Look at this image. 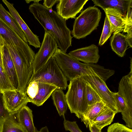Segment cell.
Segmentation results:
<instances>
[{"label":"cell","mask_w":132,"mask_h":132,"mask_svg":"<svg viewBox=\"0 0 132 132\" xmlns=\"http://www.w3.org/2000/svg\"><path fill=\"white\" fill-rule=\"evenodd\" d=\"M57 48V44L54 38L45 31L42 42L38 51L35 54L32 64L33 74L46 64Z\"/></svg>","instance_id":"9"},{"label":"cell","mask_w":132,"mask_h":132,"mask_svg":"<svg viewBox=\"0 0 132 132\" xmlns=\"http://www.w3.org/2000/svg\"><path fill=\"white\" fill-rule=\"evenodd\" d=\"M38 132H49L47 127L46 126L42 128Z\"/></svg>","instance_id":"38"},{"label":"cell","mask_w":132,"mask_h":132,"mask_svg":"<svg viewBox=\"0 0 132 132\" xmlns=\"http://www.w3.org/2000/svg\"><path fill=\"white\" fill-rule=\"evenodd\" d=\"M93 72L101 78L104 82L115 73L114 70L105 69L100 65L94 64H87Z\"/></svg>","instance_id":"27"},{"label":"cell","mask_w":132,"mask_h":132,"mask_svg":"<svg viewBox=\"0 0 132 132\" xmlns=\"http://www.w3.org/2000/svg\"><path fill=\"white\" fill-rule=\"evenodd\" d=\"M113 98L117 110V113L121 112L125 107V101L123 97L117 93L113 92Z\"/></svg>","instance_id":"33"},{"label":"cell","mask_w":132,"mask_h":132,"mask_svg":"<svg viewBox=\"0 0 132 132\" xmlns=\"http://www.w3.org/2000/svg\"><path fill=\"white\" fill-rule=\"evenodd\" d=\"M67 80L70 81L82 77L87 70L88 65L57 48L52 56Z\"/></svg>","instance_id":"6"},{"label":"cell","mask_w":132,"mask_h":132,"mask_svg":"<svg viewBox=\"0 0 132 132\" xmlns=\"http://www.w3.org/2000/svg\"><path fill=\"white\" fill-rule=\"evenodd\" d=\"M126 24L123 30L126 36L128 45L132 47V5L129 7L126 15Z\"/></svg>","instance_id":"26"},{"label":"cell","mask_w":132,"mask_h":132,"mask_svg":"<svg viewBox=\"0 0 132 132\" xmlns=\"http://www.w3.org/2000/svg\"><path fill=\"white\" fill-rule=\"evenodd\" d=\"M53 103L60 116L64 117L68 108L65 95L62 90L57 89L51 94Z\"/></svg>","instance_id":"24"},{"label":"cell","mask_w":132,"mask_h":132,"mask_svg":"<svg viewBox=\"0 0 132 132\" xmlns=\"http://www.w3.org/2000/svg\"><path fill=\"white\" fill-rule=\"evenodd\" d=\"M88 0H60L56 5L58 14L66 20L75 19Z\"/></svg>","instance_id":"12"},{"label":"cell","mask_w":132,"mask_h":132,"mask_svg":"<svg viewBox=\"0 0 132 132\" xmlns=\"http://www.w3.org/2000/svg\"><path fill=\"white\" fill-rule=\"evenodd\" d=\"M117 93L123 98L125 108L132 109V70L122 78Z\"/></svg>","instance_id":"17"},{"label":"cell","mask_w":132,"mask_h":132,"mask_svg":"<svg viewBox=\"0 0 132 132\" xmlns=\"http://www.w3.org/2000/svg\"><path fill=\"white\" fill-rule=\"evenodd\" d=\"M110 44L113 51L119 56H124L128 46L126 35L120 32L113 33Z\"/></svg>","instance_id":"20"},{"label":"cell","mask_w":132,"mask_h":132,"mask_svg":"<svg viewBox=\"0 0 132 132\" xmlns=\"http://www.w3.org/2000/svg\"><path fill=\"white\" fill-rule=\"evenodd\" d=\"M1 52L5 72L12 85L15 89H17L18 82L16 72L9 51L5 45Z\"/></svg>","instance_id":"15"},{"label":"cell","mask_w":132,"mask_h":132,"mask_svg":"<svg viewBox=\"0 0 132 132\" xmlns=\"http://www.w3.org/2000/svg\"><path fill=\"white\" fill-rule=\"evenodd\" d=\"M2 1L8 8L9 12L19 25L29 44L36 48H40L41 44L38 37L34 34L30 30L14 7L13 4L6 0H2Z\"/></svg>","instance_id":"13"},{"label":"cell","mask_w":132,"mask_h":132,"mask_svg":"<svg viewBox=\"0 0 132 132\" xmlns=\"http://www.w3.org/2000/svg\"><path fill=\"white\" fill-rule=\"evenodd\" d=\"M116 114L113 110L107 107L90 123L95 125L102 130L103 127L112 122Z\"/></svg>","instance_id":"22"},{"label":"cell","mask_w":132,"mask_h":132,"mask_svg":"<svg viewBox=\"0 0 132 132\" xmlns=\"http://www.w3.org/2000/svg\"><path fill=\"white\" fill-rule=\"evenodd\" d=\"M81 77L88 82L99 94L106 106L116 114L118 113L113 92L109 89L105 82L95 73L88 66L86 72Z\"/></svg>","instance_id":"7"},{"label":"cell","mask_w":132,"mask_h":132,"mask_svg":"<svg viewBox=\"0 0 132 132\" xmlns=\"http://www.w3.org/2000/svg\"><path fill=\"white\" fill-rule=\"evenodd\" d=\"M2 92L5 106L9 112L16 113L29 102L26 94L17 89Z\"/></svg>","instance_id":"11"},{"label":"cell","mask_w":132,"mask_h":132,"mask_svg":"<svg viewBox=\"0 0 132 132\" xmlns=\"http://www.w3.org/2000/svg\"><path fill=\"white\" fill-rule=\"evenodd\" d=\"M0 17L14 31L19 37L28 44L26 37L19 25L10 13L0 3Z\"/></svg>","instance_id":"21"},{"label":"cell","mask_w":132,"mask_h":132,"mask_svg":"<svg viewBox=\"0 0 132 132\" xmlns=\"http://www.w3.org/2000/svg\"><path fill=\"white\" fill-rule=\"evenodd\" d=\"M98 48L95 45L78 48L70 51L68 54L87 64L96 63L100 58Z\"/></svg>","instance_id":"14"},{"label":"cell","mask_w":132,"mask_h":132,"mask_svg":"<svg viewBox=\"0 0 132 132\" xmlns=\"http://www.w3.org/2000/svg\"><path fill=\"white\" fill-rule=\"evenodd\" d=\"M107 107L103 101L96 103L90 106L87 111L82 115L80 118L81 121L87 128L89 124Z\"/></svg>","instance_id":"23"},{"label":"cell","mask_w":132,"mask_h":132,"mask_svg":"<svg viewBox=\"0 0 132 132\" xmlns=\"http://www.w3.org/2000/svg\"><path fill=\"white\" fill-rule=\"evenodd\" d=\"M95 6L102 9L108 8L117 9L119 10L125 16L130 6L132 0H92Z\"/></svg>","instance_id":"19"},{"label":"cell","mask_w":132,"mask_h":132,"mask_svg":"<svg viewBox=\"0 0 132 132\" xmlns=\"http://www.w3.org/2000/svg\"><path fill=\"white\" fill-rule=\"evenodd\" d=\"M30 12L44 28L56 41L58 47L66 53L72 46L71 31L67 27L66 20L55 11L48 9L38 2L30 5Z\"/></svg>","instance_id":"1"},{"label":"cell","mask_w":132,"mask_h":132,"mask_svg":"<svg viewBox=\"0 0 132 132\" xmlns=\"http://www.w3.org/2000/svg\"><path fill=\"white\" fill-rule=\"evenodd\" d=\"M41 0H25V1L26 3H29L33 1L34 3L38 2L41 1Z\"/></svg>","instance_id":"39"},{"label":"cell","mask_w":132,"mask_h":132,"mask_svg":"<svg viewBox=\"0 0 132 132\" xmlns=\"http://www.w3.org/2000/svg\"><path fill=\"white\" fill-rule=\"evenodd\" d=\"M5 40L4 38L0 34V64L2 66L3 69L4 67L2 62L1 50L5 45Z\"/></svg>","instance_id":"36"},{"label":"cell","mask_w":132,"mask_h":132,"mask_svg":"<svg viewBox=\"0 0 132 132\" xmlns=\"http://www.w3.org/2000/svg\"><path fill=\"white\" fill-rule=\"evenodd\" d=\"M15 115L18 121L26 132H38L33 122L32 111L28 106H23Z\"/></svg>","instance_id":"18"},{"label":"cell","mask_w":132,"mask_h":132,"mask_svg":"<svg viewBox=\"0 0 132 132\" xmlns=\"http://www.w3.org/2000/svg\"><path fill=\"white\" fill-rule=\"evenodd\" d=\"M1 90H0V92H1Z\"/></svg>","instance_id":"40"},{"label":"cell","mask_w":132,"mask_h":132,"mask_svg":"<svg viewBox=\"0 0 132 132\" xmlns=\"http://www.w3.org/2000/svg\"><path fill=\"white\" fill-rule=\"evenodd\" d=\"M16 113L12 114L4 120L0 127V132H26L18 121Z\"/></svg>","instance_id":"25"},{"label":"cell","mask_w":132,"mask_h":132,"mask_svg":"<svg viewBox=\"0 0 132 132\" xmlns=\"http://www.w3.org/2000/svg\"><path fill=\"white\" fill-rule=\"evenodd\" d=\"M86 82V97L87 104L89 106L96 103L103 101L99 94L88 82Z\"/></svg>","instance_id":"28"},{"label":"cell","mask_w":132,"mask_h":132,"mask_svg":"<svg viewBox=\"0 0 132 132\" xmlns=\"http://www.w3.org/2000/svg\"><path fill=\"white\" fill-rule=\"evenodd\" d=\"M59 1V0H44V1L43 5L48 9H52V7Z\"/></svg>","instance_id":"35"},{"label":"cell","mask_w":132,"mask_h":132,"mask_svg":"<svg viewBox=\"0 0 132 132\" xmlns=\"http://www.w3.org/2000/svg\"><path fill=\"white\" fill-rule=\"evenodd\" d=\"M107 132H132V129L123 124L117 122L109 126Z\"/></svg>","instance_id":"32"},{"label":"cell","mask_w":132,"mask_h":132,"mask_svg":"<svg viewBox=\"0 0 132 132\" xmlns=\"http://www.w3.org/2000/svg\"><path fill=\"white\" fill-rule=\"evenodd\" d=\"M15 89L7 76L4 69L0 64V89L1 91Z\"/></svg>","instance_id":"30"},{"label":"cell","mask_w":132,"mask_h":132,"mask_svg":"<svg viewBox=\"0 0 132 132\" xmlns=\"http://www.w3.org/2000/svg\"><path fill=\"white\" fill-rule=\"evenodd\" d=\"M101 15L102 13L98 8L94 6L87 8L76 18L71 34L77 39L85 38L97 29Z\"/></svg>","instance_id":"4"},{"label":"cell","mask_w":132,"mask_h":132,"mask_svg":"<svg viewBox=\"0 0 132 132\" xmlns=\"http://www.w3.org/2000/svg\"><path fill=\"white\" fill-rule=\"evenodd\" d=\"M5 45L9 51L16 72L18 82L17 89L24 92L33 74L32 64L34 60L24 54H20L11 42L5 40Z\"/></svg>","instance_id":"3"},{"label":"cell","mask_w":132,"mask_h":132,"mask_svg":"<svg viewBox=\"0 0 132 132\" xmlns=\"http://www.w3.org/2000/svg\"><path fill=\"white\" fill-rule=\"evenodd\" d=\"M112 33L113 32L112 28L108 18L106 16L99 45H103L108 40Z\"/></svg>","instance_id":"29"},{"label":"cell","mask_w":132,"mask_h":132,"mask_svg":"<svg viewBox=\"0 0 132 132\" xmlns=\"http://www.w3.org/2000/svg\"><path fill=\"white\" fill-rule=\"evenodd\" d=\"M103 9L110 22L113 33L123 31L126 24L125 16L117 9L108 8Z\"/></svg>","instance_id":"16"},{"label":"cell","mask_w":132,"mask_h":132,"mask_svg":"<svg viewBox=\"0 0 132 132\" xmlns=\"http://www.w3.org/2000/svg\"><path fill=\"white\" fill-rule=\"evenodd\" d=\"M37 80L54 85L62 90H65L68 85L67 78L53 57L40 69L33 74L29 83Z\"/></svg>","instance_id":"5"},{"label":"cell","mask_w":132,"mask_h":132,"mask_svg":"<svg viewBox=\"0 0 132 132\" xmlns=\"http://www.w3.org/2000/svg\"><path fill=\"white\" fill-rule=\"evenodd\" d=\"M0 34L5 40L15 46L20 54H24L34 60V52L0 17Z\"/></svg>","instance_id":"10"},{"label":"cell","mask_w":132,"mask_h":132,"mask_svg":"<svg viewBox=\"0 0 132 132\" xmlns=\"http://www.w3.org/2000/svg\"><path fill=\"white\" fill-rule=\"evenodd\" d=\"M86 82L81 77L70 81L68 91L65 95L66 101L71 113L79 118L88 110L86 97Z\"/></svg>","instance_id":"2"},{"label":"cell","mask_w":132,"mask_h":132,"mask_svg":"<svg viewBox=\"0 0 132 132\" xmlns=\"http://www.w3.org/2000/svg\"><path fill=\"white\" fill-rule=\"evenodd\" d=\"M88 126L91 132H102L101 130L94 124L90 123L88 125Z\"/></svg>","instance_id":"37"},{"label":"cell","mask_w":132,"mask_h":132,"mask_svg":"<svg viewBox=\"0 0 132 132\" xmlns=\"http://www.w3.org/2000/svg\"><path fill=\"white\" fill-rule=\"evenodd\" d=\"M57 87L37 80L28 83L24 91L31 102L37 106L42 105Z\"/></svg>","instance_id":"8"},{"label":"cell","mask_w":132,"mask_h":132,"mask_svg":"<svg viewBox=\"0 0 132 132\" xmlns=\"http://www.w3.org/2000/svg\"><path fill=\"white\" fill-rule=\"evenodd\" d=\"M9 112L5 108L3 98V94L2 91L0 92V127L4 120L13 113Z\"/></svg>","instance_id":"31"},{"label":"cell","mask_w":132,"mask_h":132,"mask_svg":"<svg viewBox=\"0 0 132 132\" xmlns=\"http://www.w3.org/2000/svg\"><path fill=\"white\" fill-rule=\"evenodd\" d=\"M63 121L64 128L66 131L70 132H82L79 128L76 122L66 120L65 118Z\"/></svg>","instance_id":"34"}]
</instances>
